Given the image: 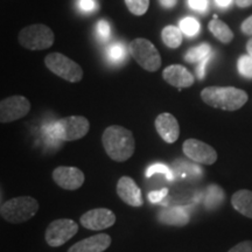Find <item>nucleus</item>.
Here are the masks:
<instances>
[{
    "label": "nucleus",
    "instance_id": "obj_1",
    "mask_svg": "<svg viewBox=\"0 0 252 252\" xmlns=\"http://www.w3.org/2000/svg\"><path fill=\"white\" fill-rule=\"evenodd\" d=\"M102 143L110 159L117 162H124L130 159L135 150L133 133L119 125H111L104 130Z\"/></svg>",
    "mask_w": 252,
    "mask_h": 252
},
{
    "label": "nucleus",
    "instance_id": "obj_2",
    "mask_svg": "<svg viewBox=\"0 0 252 252\" xmlns=\"http://www.w3.org/2000/svg\"><path fill=\"white\" fill-rule=\"evenodd\" d=\"M201 98L212 108L236 111L248 102V94L235 87H208L201 91Z\"/></svg>",
    "mask_w": 252,
    "mask_h": 252
},
{
    "label": "nucleus",
    "instance_id": "obj_3",
    "mask_svg": "<svg viewBox=\"0 0 252 252\" xmlns=\"http://www.w3.org/2000/svg\"><path fill=\"white\" fill-rule=\"evenodd\" d=\"M39 202L32 196L9 198L0 207V215L12 224H20L36 215Z\"/></svg>",
    "mask_w": 252,
    "mask_h": 252
},
{
    "label": "nucleus",
    "instance_id": "obj_4",
    "mask_svg": "<svg viewBox=\"0 0 252 252\" xmlns=\"http://www.w3.org/2000/svg\"><path fill=\"white\" fill-rule=\"evenodd\" d=\"M128 53L145 70L154 72L161 67V56L159 50L147 39H134L128 45Z\"/></svg>",
    "mask_w": 252,
    "mask_h": 252
},
{
    "label": "nucleus",
    "instance_id": "obj_5",
    "mask_svg": "<svg viewBox=\"0 0 252 252\" xmlns=\"http://www.w3.org/2000/svg\"><path fill=\"white\" fill-rule=\"evenodd\" d=\"M55 36L48 26L42 24L31 25L19 33V42L24 48L30 50H43L54 43Z\"/></svg>",
    "mask_w": 252,
    "mask_h": 252
},
{
    "label": "nucleus",
    "instance_id": "obj_6",
    "mask_svg": "<svg viewBox=\"0 0 252 252\" xmlns=\"http://www.w3.org/2000/svg\"><path fill=\"white\" fill-rule=\"evenodd\" d=\"M45 64L53 74L70 83H77L83 78V69L81 65L61 53H52L47 55Z\"/></svg>",
    "mask_w": 252,
    "mask_h": 252
},
{
    "label": "nucleus",
    "instance_id": "obj_7",
    "mask_svg": "<svg viewBox=\"0 0 252 252\" xmlns=\"http://www.w3.org/2000/svg\"><path fill=\"white\" fill-rule=\"evenodd\" d=\"M53 130L58 139L75 141L88 134L90 130V123L83 116H70L56 122Z\"/></svg>",
    "mask_w": 252,
    "mask_h": 252
},
{
    "label": "nucleus",
    "instance_id": "obj_8",
    "mask_svg": "<svg viewBox=\"0 0 252 252\" xmlns=\"http://www.w3.org/2000/svg\"><path fill=\"white\" fill-rule=\"evenodd\" d=\"M78 232V224L69 219H60L53 220L47 226L45 239L47 244L52 248L64 245Z\"/></svg>",
    "mask_w": 252,
    "mask_h": 252
},
{
    "label": "nucleus",
    "instance_id": "obj_9",
    "mask_svg": "<svg viewBox=\"0 0 252 252\" xmlns=\"http://www.w3.org/2000/svg\"><path fill=\"white\" fill-rule=\"evenodd\" d=\"M31 111V102L24 96H11L0 103V122L2 124L24 118Z\"/></svg>",
    "mask_w": 252,
    "mask_h": 252
},
{
    "label": "nucleus",
    "instance_id": "obj_10",
    "mask_svg": "<svg viewBox=\"0 0 252 252\" xmlns=\"http://www.w3.org/2000/svg\"><path fill=\"white\" fill-rule=\"evenodd\" d=\"M182 150H184L186 157L195 162L202 163V165H213L219 158L214 147L203 143V141L195 139V138H189V139L185 140L184 145H182Z\"/></svg>",
    "mask_w": 252,
    "mask_h": 252
},
{
    "label": "nucleus",
    "instance_id": "obj_11",
    "mask_svg": "<svg viewBox=\"0 0 252 252\" xmlns=\"http://www.w3.org/2000/svg\"><path fill=\"white\" fill-rule=\"evenodd\" d=\"M116 215L112 210L108 208H96L89 212L84 213L81 216L80 223L82 226L93 231H100L105 230L116 223Z\"/></svg>",
    "mask_w": 252,
    "mask_h": 252
},
{
    "label": "nucleus",
    "instance_id": "obj_12",
    "mask_svg": "<svg viewBox=\"0 0 252 252\" xmlns=\"http://www.w3.org/2000/svg\"><path fill=\"white\" fill-rule=\"evenodd\" d=\"M53 180L59 187L65 190H76L84 184L86 176L77 167L60 166L53 171Z\"/></svg>",
    "mask_w": 252,
    "mask_h": 252
},
{
    "label": "nucleus",
    "instance_id": "obj_13",
    "mask_svg": "<svg viewBox=\"0 0 252 252\" xmlns=\"http://www.w3.org/2000/svg\"><path fill=\"white\" fill-rule=\"evenodd\" d=\"M118 196L123 202L130 207H141L144 204V198L140 188L130 176H122L116 187Z\"/></svg>",
    "mask_w": 252,
    "mask_h": 252
},
{
    "label": "nucleus",
    "instance_id": "obj_14",
    "mask_svg": "<svg viewBox=\"0 0 252 252\" xmlns=\"http://www.w3.org/2000/svg\"><path fill=\"white\" fill-rule=\"evenodd\" d=\"M154 125L160 138L167 144H174L180 137V125H179L178 119L172 113H160L156 118Z\"/></svg>",
    "mask_w": 252,
    "mask_h": 252
},
{
    "label": "nucleus",
    "instance_id": "obj_15",
    "mask_svg": "<svg viewBox=\"0 0 252 252\" xmlns=\"http://www.w3.org/2000/svg\"><path fill=\"white\" fill-rule=\"evenodd\" d=\"M162 78L169 86L184 89L194 84V76L187 68L181 64H172L165 68L162 72Z\"/></svg>",
    "mask_w": 252,
    "mask_h": 252
},
{
    "label": "nucleus",
    "instance_id": "obj_16",
    "mask_svg": "<svg viewBox=\"0 0 252 252\" xmlns=\"http://www.w3.org/2000/svg\"><path fill=\"white\" fill-rule=\"evenodd\" d=\"M111 245V237L108 234H97L75 243L68 252H104Z\"/></svg>",
    "mask_w": 252,
    "mask_h": 252
},
{
    "label": "nucleus",
    "instance_id": "obj_17",
    "mask_svg": "<svg viewBox=\"0 0 252 252\" xmlns=\"http://www.w3.org/2000/svg\"><path fill=\"white\" fill-rule=\"evenodd\" d=\"M231 204L235 210L248 219H252V191L241 189L231 196Z\"/></svg>",
    "mask_w": 252,
    "mask_h": 252
},
{
    "label": "nucleus",
    "instance_id": "obj_18",
    "mask_svg": "<svg viewBox=\"0 0 252 252\" xmlns=\"http://www.w3.org/2000/svg\"><path fill=\"white\" fill-rule=\"evenodd\" d=\"M209 31L212 32L213 35L222 43H230L234 40V33L230 30V27L222 20L214 15V19L209 23Z\"/></svg>",
    "mask_w": 252,
    "mask_h": 252
},
{
    "label": "nucleus",
    "instance_id": "obj_19",
    "mask_svg": "<svg viewBox=\"0 0 252 252\" xmlns=\"http://www.w3.org/2000/svg\"><path fill=\"white\" fill-rule=\"evenodd\" d=\"M159 219L161 222L168 225L184 226L189 222V216L181 208H171L160 214Z\"/></svg>",
    "mask_w": 252,
    "mask_h": 252
},
{
    "label": "nucleus",
    "instance_id": "obj_20",
    "mask_svg": "<svg viewBox=\"0 0 252 252\" xmlns=\"http://www.w3.org/2000/svg\"><path fill=\"white\" fill-rule=\"evenodd\" d=\"M184 33L180 30V27H175L173 25L166 26L161 32V40L168 48L176 49L181 46L184 41Z\"/></svg>",
    "mask_w": 252,
    "mask_h": 252
},
{
    "label": "nucleus",
    "instance_id": "obj_21",
    "mask_svg": "<svg viewBox=\"0 0 252 252\" xmlns=\"http://www.w3.org/2000/svg\"><path fill=\"white\" fill-rule=\"evenodd\" d=\"M212 47L208 43H201L196 47H193L186 53L185 60L189 63H200L208 56L212 55Z\"/></svg>",
    "mask_w": 252,
    "mask_h": 252
},
{
    "label": "nucleus",
    "instance_id": "obj_22",
    "mask_svg": "<svg viewBox=\"0 0 252 252\" xmlns=\"http://www.w3.org/2000/svg\"><path fill=\"white\" fill-rule=\"evenodd\" d=\"M180 30L186 36H196L201 31V25L198 20L193 17H186L180 21Z\"/></svg>",
    "mask_w": 252,
    "mask_h": 252
},
{
    "label": "nucleus",
    "instance_id": "obj_23",
    "mask_svg": "<svg viewBox=\"0 0 252 252\" xmlns=\"http://www.w3.org/2000/svg\"><path fill=\"white\" fill-rule=\"evenodd\" d=\"M127 56V50L126 47L122 43H115V45L110 46L106 50V58L111 63H122Z\"/></svg>",
    "mask_w": 252,
    "mask_h": 252
},
{
    "label": "nucleus",
    "instance_id": "obj_24",
    "mask_svg": "<svg viewBox=\"0 0 252 252\" xmlns=\"http://www.w3.org/2000/svg\"><path fill=\"white\" fill-rule=\"evenodd\" d=\"M125 4L132 14L140 17L149 9L150 0H125Z\"/></svg>",
    "mask_w": 252,
    "mask_h": 252
},
{
    "label": "nucleus",
    "instance_id": "obj_25",
    "mask_svg": "<svg viewBox=\"0 0 252 252\" xmlns=\"http://www.w3.org/2000/svg\"><path fill=\"white\" fill-rule=\"evenodd\" d=\"M237 69L239 74L243 77L252 78V56L251 55H242L238 59Z\"/></svg>",
    "mask_w": 252,
    "mask_h": 252
},
{
    "label": "nucleus",
    "instance_id": "obj_26",
    "mask_svg": "<svg viewBox=\"0 0 252 252\" xmlns=\"http://www.w3.org/2000/svg\"><path fill=\"white\" fill-rule=\"evenodd\" d=\"M157 173H162V174H165L167 178L169 179V180H171V179L173 178L172 172L169 171L168 167L162 165V163H154V165L151 166L150 168L147 169L146 175H147V178H150V176L157 174Z\"/></svg>",
    "mask_w": 252,
    "mask_h": 252
},
{
    "label": "nucleus",
    "instance_id": "obj_27",
    "mask_svg": "<svg viewBox=\"0 0 252 252\" xmlns=\"http://www.w3.org/2000/svg\"><path fill=\"white\" fill-rule=\"evenodd\" d=\"M97 35L100 40L106 41L110 37V34H111V27H110V24L106 20H99L97 23Z\"/></svg>",
    "mask_w": 252,
    "mask_h": 252
},
{
    "label": "nucleus",
    "instance_id": "obj_28",
    "mask_svg": "<svg viewBox=\"0 0 252 252\" xmlns=\"http://www.w3.org/2000/svg\"><path fill=\"white\" fill-rule=\"evenodd\" d=\"M96 0H78V8L84 13H91L97 9Z\"/></svg>",
    "mask_w": 252,
    "mask_h": 252
},
{
    "label": "nucleus",
    "instance_id": "obj_29",
    "mask_svg": "<svg viewBox=\"0 0 252 252\" xmlns=\"http://www.w3.org/2000/svg\"><path fill=\"white\" fill-rule=\"evenodd\" d=\"M188 4L191 9L200 13L206 12L208 8V0H188Z\"/></svg>",
    "mask_w": 252,
    "mask_h": 252
},
{
    "label": "nucleus",
    "instance_id": "obj_30",
    "mask_svg": "<svg viewBox=\"0 0 252 252\" xmlns=\"http://www.w3.org/2000/svg\"><path fill=\"white\" fill-rule=\"evenodd\" d=\"M167 193H168V189L167 188H162L160 189V190H156V191H151L149 194V200L152 203H158L166 197Z\"/></svg>",
    "mask_w": 252,
    "mask_h": 252
},
{
    "label": "nucleus",
    "instance_id": "obj_31",
    "mask_svg": "<svg viewBox=\"0 0 252 252\" xmlns=\"http://www.w3.org/2000/svg\"><path fill=\"white\" fill-rule=\"evenodd\" d=\"M228 252H252V241H244L236 244Z\"/></svg>",
    "mask_w": 252,
    "mask_h": 252
},
{
    "label": "nucleus",
    "instance_id": "obj_32",
    "mask_svg": "<svg viewBox=\"0 0 252 252\" xmlns=\"http://www.w3.org/2000/svg\"><path fill=\"white\" fill-rule=\"evenodd\" d=\"M210 60H212V55L208 56L204 60H202L200 63H198L197 65V76L200 80H203L204 76H206V69L208 67V64H209Z\"/></svg>",
    "mask_w": 252,
    "mask_h": 252
},
{
    "label": "nucleus",
    "instance_id": "obj_33",
    "mask_svg": "<svg viewBox=\"0 0 252 252\" xmlns=\"http://www.w3.org/2000/svg\"><path fill=\"white\" fill-rule=\"evenodd\" d=\"M241 30L245 35L252 36V15L245 19V20L241 25Z\"/></svg>",
    "mask_w": 252,
    "mask_h": 252
},
{
    "label": "nucleus",
    "instance_id": "obj_34",
    "mask_svg": "<svg viewBox=\"0 0 252 252\" xmlns=\"http://www.w3.org/2000/svg\"><path fill=\"white\" fill-rule=\"evenodd\" d=\"M159 2H160V5H161L163 8L171 9V8H173L176 5L178 0H159Z\"/></svg>",
    "mask_w": 252,
    "mask_h": 252
},
{
    "label": "nucleus",
    "instance_id": "obj_35",
    "mask_svg": "<svg viewBox=\"0 0 252 252\" xmlns=\"http://www.w3.org/2000/svg\"><path fill=\"white\" fill-rule=\"evenodd\" d=\"M236 5L241 8H247L252 6V0H236Z\"/></svg>",
    "mask_w": 252,
    "mask_h": 252
},
{
    "label": "nucleus",
    "instance_id": "obj_36",
    "mask_svg": "<svg viewBox=\"0 0 252 252\" xmlns=\"http://www.w3.org/2000/svg\"><path fill=\"white\" fill-rule=\"evenodd\" d=\"M215 1H216V4L220 6V7L225 8V7H228L230 4H231L232 0H215Z\"/></svg>",
    "mask_w": 252,
    "mask_h": 252
},
{
    "label": "nucleus",
    "instance_id": "obj_37",
    "mask_svg": "<svg viewBox=\"0 0 252 252\" xmlns=\"http://www.w3.org/2000/svg\"><path fill=\"white\" fill-rule=\"evenodd\" d=\"M247 50H248V54L252 56V37L247 42Z\"/></svg>",
    "mask_w": 252,
    "mask_h": 252
}]
</instances>
